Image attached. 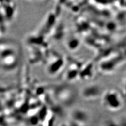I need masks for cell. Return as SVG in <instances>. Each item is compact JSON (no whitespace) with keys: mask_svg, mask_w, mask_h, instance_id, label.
Returning a JSON list of instances; mask_svg holds the SVG:
<instances>
[{"mask_svg":"<svg viewBox=\"0 0 126 126\" xmlns=\"http://www.w3.org/2000/svg\"><path fill=\"white\" fill-rule=\"evenodd\" d=\"M79 44L80 43L79 42V41L77 38L72 37L69 39L68 42H67V46H68L69 49L74 50L77 48V47L79 45Z\"/></svg>","mask_w":126,"mask_h":126,"instance_id":"6","label":"cell"},{"mask_svg":"<svg viewBox=\"0 0 126 126\" xmlns=\"http://www.w3.org/2000/svg\"><path fill=\"white\" fill-rule=\"evenodd\" d=\"M72 118L73 121L76 125H84L87 122L88 120V115L84 110L81 109H76L72 112Z\"/></svg>","mask_w":126,"mask_h":126,"instance_id":"4","label":"cell"},{"mask_svg":"<svg viewBox=\"0 0 126 126\" xmlns=\"http://www.w3.org/2000/svg\"><path fill=\"white\" fill-rule=\"evenodd\" d=\"M56 90V96L57 99L64 104H69L72 102L67 97V96L70 99H74V90L70 87L66 86L59 87Z\"/></svg>","mask_w":126,"mask_h":126,"instance_id":"3","label":"cell"},{"mask_svg":"<svg viewBox=\"0 0 126 126\" xmlns=\"http://www.w3.org/2000/svg\"><path fill=\"white\" fill-rule=\"evenodd\" d=\"M103 107L109 111H119L124 106V97L120 92L110 89L104 91L101 97Z\"/></svg>","mask_w":126,"mask_h":126,"instance_id":"1","label":"cell"},{"mask_svg":"<svg viewBox=\"0 0 126 126\" xmlns=\"http://www.w3.org/2000/svg\"><path fill=\"white\" fill-rule=\"evenodd\" d=\"M119 4V5L120 7L124 8V9H126V1H120L118 2Z\"/></svg>","mask_w":126,"mask_h":126,"instance_id":"8","label":"cell"},{"mask_svg":"<svg viewBox=\"0 0 126 126\" xmlns=\"http://www.w3.org/2000/svg\"><path fill=\"white\" fill-rule=\"evenodd\" d=\"M124 98H126V76L124 77L121 83V92Z\"/></svg>","mask_w":126,"mask_h":126,"instance_id":"7","label":"cell"},{"mask_svg":"<svg viewBox=\"0 0 126 126\" xmlns=\"http://www.w3.org/2000/svg\"><path fill=\"white\" fill-rule=\"evenodd\" d=\"M104 91L100 86L97 84H89L81 90L80 95L86 100H95L100 98Z\"/></svg>","mask_w":126,"mask_h":126,"instance_id":"2","label":"cell"},{"mask_svg":"<svg viewBox=\"0 0 126 126\" xmlns=\"http://www.w3.org/2000/svg\"><path fill=\"white\" fill-rule=\"evenodd\" d=\"M64 62L61 57L55 58V61L49 66V73L52 74H56L64 67Z\"/></svg>","mask_w":126,"mask_h":126,"instance_id":"5","label":"cell"},{"mask_svg":"<svg viewBox=\"0 0 126 126\" xmlns=\"http://www.w3.org/2000/svg\"><path fill=\"white\" fill-rule=\"evenodd\" d=\"M60 126H67V125H66V124H62V125H61Z\"/></svg>","mask_w":126,"mask_h":126,"instance_id":"9","label":"cell"}]
</instances>
